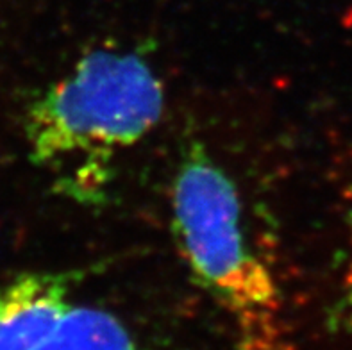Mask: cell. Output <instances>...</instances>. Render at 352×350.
<instances>
[{
  "label": "cell",
  "mask_w": 352,
  "mask_h": 350,
  "mask_svg": "<svg viewBox=\"0 0 352 350\" xmlns=\"http://www.w3.org/2000/svg\"><path fill=\"white\" fill-rule=\"evenodd\" d=\"M70 275L22 274L0 284V350H32L67 313Z\"/></svg>",
  "instance_id": "cell-3"
},
{
  "label": "cell",
  "mask_w": 352,
  "mask_h": 350,
  "mask_svg": "<svg viewBox=\"0 0 352 350\" xmlns=\"http://www.w3.org/2000/svg\"><path fill=\"white\" fill-rule=\"evenodd\" d=\"M238 188L201 142L184 146L172 184V229L188 270L228 311L236 350H288L281 295L247 241Z\"/></svg>",
  "instance_id": "cell-2"
},
{
  "label": "cell",
  "mask_w": 352,
  "mask_h": 350,
  "mask_svg": "<svg viewBox=\"0 0 352 350\" xmlns=\"http://www.w3.org/2000/svg\"><path fill=\"white\" fill-rule=\"evenodd\" d=\"M344 297H342V302H340V306H342V311H344L345 315L352 316V259L349 263L347 274H345V281H344Z\"/></svg>",
  "instance_id": "cell-5"
},
{
  "label": "cell",
  "mask_w": 352,
  "mask_h": 350,
  "mask_svg": "<svg viewBox=\"0 0 352 350\" xmlns=\"http://www.w3.org/2000/svg\"><path fill=\"white\" fill-rule=\"evenodd\" d=\"M32 350H148L120 318L102 307L72 304Z\"/></svg>",
  "instance_id": "cell-4"
},
{
  "label": "cell",
  "mask_w": 352,
  "mask_h": 350,
  "mask_svg": "<svg viewBox=\"0 0 352 350\" xmlns=\"http://www.w3.org/2000/svg\"><path fill=\"white\" fill-rule=\"evenodd\" d=\"M163 109L165 89L142 54L94 50L29 106L31 160L58 173L68 197L98 202L113 155L147 136Z\"/></svg>",
  "instance_id": "cell-1"
}]
</instances>
